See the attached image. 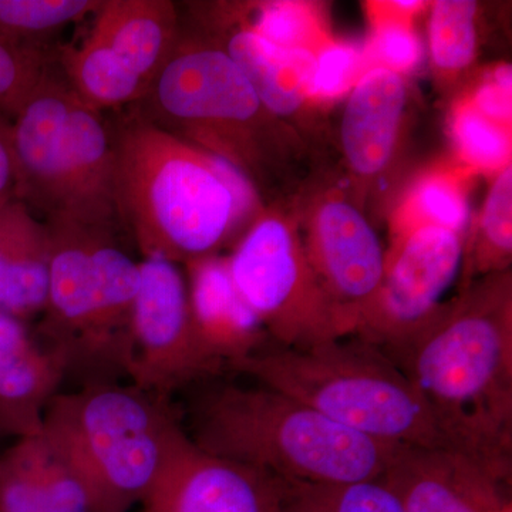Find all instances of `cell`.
I'll use <instances>...</instances> for the list:
<instances>
[{
    "label": "cell",
    "instance_id": "obj_33",
    "mask_svg": "<svg viewBox=\"0 0 512 512\" xmlns=\"http://www.w3.org/2000/svg\"><path fill=\"white\" fill-rule=\"evenodd\" d=\"M511 66H501L495 70L493 80L477 90L471 103L481 114L495 123L510 127L511 124Z\"/></svg>",
    "mask_w": 512,
    "mask_h": 512
},
{
    "label": "cell",
    "instance_id": "obj_15",
    "mask_svg": "<svg viewBox=\"0 0 512 512\" xmlns=\"http://www.w3.org/2000/svg\"><path fill=\"white\" fill-rule=\"evenodd\" d=\"M0 512H110L72 458L45 431L0 454Z\"/></svg>",
    "mask_w": 512,
    "mask_h": 512
},
{
    "label": "cell",
    "instance_id": "obj_31",
    "mask_svg": "<svg viewBox=\"0 0 512 512\" xmlns=\"http://www.w3.org/2000/svg\"><path fill=\"white\" fill-rule=\"evenodd\" d=\"M366 60L356 47L328 40L316 50L309 97L330 100L352 92L367 70Z\"/></svg>",
    "mask_w": 512,
    "mask_h": 512
},
{
    "label": "cell",
    "instance_id": "obj_9",
    "mask_svg": "<svg viewBox=\"0 0 512 512\" xmlns=\"http://www.w3.org/2000/svg\"><path fill=\"white\" fill-rule=\"evenodd\" d=\"M232 281L262 325L284 348L345 336L291 225L266 215L227 258Z\"/></svg>",
    "mask_w": 512,
    "mask_h": 512
},
{
    "label": "cell",
    "instance_id": "obj_5",
    "mask_svg": "<svg viewBox=\"0 0 512 512\" xmlns=\"http://www.w3.org/2000/svg\"><path fill=\"white\" fill-rule=\"evenodd\" d=\"M49 289L37 335L84 384L126 376L140 262L117 244L113 225L45 222Z\"/></svg>",
    "mask_w": 512,
    "mask_h": 512
},
{
    "label": "cell",
    "instance_id": "obj_12",
    "mask_svg": "<svg viewBox=\"0 0 512 512\" xmlns=\"http://www.w3.org/2000/svg\"><path fill=\"white\" fill-rule=\"evenodd\" d=\"M313 275L346 336L356 335L386 271L375 229L349 202L320 205L305 249Z\"/></svg>",
    "mask_w": 512,
    "mask_h": 512
},
{
    "label": "cell",
    "instance_id": "obj_7",
    "mask_svg": "<svg viewBox=\"0 0 512 512\" xmlns=\"http://www.w3.org/2000/svg\"><path fill=\"white\" fill-rule=\"evenodd\" d=\"M43 431L72 458L110 512L143 504L190 440L170 399L117 382L57 394Z\"/></svg>",
    "mask_w": 512,
    "mask_h": 512
},
{
    "label": "cell",
    "instance_id": "obj_4",
    "mask_svg": "<svg viewBox=\"0 0 512 512\" xmlns=\"http://www.w3.org/2000/svg\"><path fill=\"white\" fill-rule=\"evenodd\" d=\"M346 429L394 446L444 447L429 409L379 346L356 335L306 346H266L234 363Z\"/></svg>",
    "mask_w": 512,
    "mask_h": 512
},
{
    "label": "cell",
    "instance_id": "obj_32",
    "mask_svg": "<svg viewBox=\"0 0 512 512\" xmlns=\"http://www.w3.org/2000/svg\"><path fill=\"white\" fill-rule=\"evenodd\" d=\"M407 18L392 3L386 15H377L375 33L367 50L375 62L372 67H383L402 76L419 63L420 42Z\"/></svg>",
    "mask_w": 512,
    "mask_h": 512
},
{
    "label": "cell",
    "instance_id": "obj_11",
    "mask_svg": "<svg viewBox=\"0 0 512 512\" xmlns=\"http://www.w3.org/2000/svg\"><path fill=\"white\" fill-rule=\"evenodd\" d=\"M461 264L463 242L456 232L420 227L402 235L386 256L382 286L356 336L382 349L412 338L443 308L441 298Z\"/></svg>",
    "mask_w": 512,
    "mask_h": 512
},
{
    "label": "cell",
    "instance_id": "obj_26",
    "mask_svg": "<svg viewBox=\"0 0 512 512\" xmlns=\"http://www.w3.org/2000/svg\"><path fill=\"white\" fill-rule=\"evenodd\" d=\"M476 2L440 0L431 10L429 36L433 62L443 72H458L476 52Z\"/></svg>",
    "mask_w": 512,
    "mask_h": 512
},
{
    "label": "cell",
    "instance_id": "obj_17",
    "mask_svg": "<svg viewBox=\"0 0 512 512\" xmlns=\"http://www.w3.org/2000/svg\"><path fill=\"white\" fill-rule=\"evenodd\" d=\"M195 330L225 369L265 349L268 333L232 281L227 258L208 255L185 264Z\"/></svg>",
    "mask_w": 512,
    "mask_h": 512
},
{
    "label": "cell",
    "instance_id": "obj_1",
    "mask_svg": "<svg viewBox=\"0 0 512 512\" xmlns=\"http://www.w3.org/2000/svg\"><path fill=\"white\" fill-rule=\"evenodd\" d=\"M383 350L420 394L444 447L511 484L510 278L485 279L412 338Z\"/></svg>",
    "mask_w": 512,
    "mask_h": 512
},
{
    "label": "cell",
    "instance_id": "obj_21",
    "mask_svg": "<svg viewBox=\"0 0 512 512\" xmlns=\"http://www.w3.org/2000/svg\"><path fill=\"white\" fill-rule=\"evenodd\" d=\"M221 47L254 87L266 111L289 116L309 99L315 53L286 50L241 25L234 28Z\"/></svg>",
    "mask_w": 512,
    "mask_h": 512
},
{
    "label": "cell",
    "instance_id": "obj_29",
    "mask_svg": "<svg viewBox=\"0 0 512 512\" xmlns=\"http://www.w3.org/2000/svg\"><path fill=\"white\" fill-rule=\"evenodd\" d=\"M245 26L272 45L286 50L316 52L320 46L328 42L320 30L313 9L305 3H268L258 8L255 18Z\"/></svg>",
    "mask_w": 512,
    "mask_h": 512
},
{
    "label": "cell",
    "instance_id": "obj_16",
    "mask_svg": "<svg viewBox=\"0 0 512 512\" xmlns=\"http://www.w3.org/2000/svg\"><path fill=\"white\" fill-rule=\"evenodd\" d=\"M66 376L63 357L29 322L0 312V437L42 433L47 407Z\"/></svg>",
    "mask_w": 512,
    "mask_h": 512
},
{
    "label": "cell",
    "instance_id": "obj_6",
    "mask_svg": "<svg viewBox=\"0 0 512 512\" xmlns=\"http://www.w3.org/2000/svg\"><path fill=\"white\" fill-rule=\"evenodd\" d=\"M13 197L45 222L113 225L114 140L52 69L12 119Z\"/></svg>",
    "mask_w": 512,
    "mask_h": 512
},
{
    "label": "cell",
    "instance_id": "obj_19",
    "mask_svg": "<svg viewBox=\"0 0 512 512\" xmlns=\"http://www.w3.org/2000/svg\"><path fill=\"white\" fill-rule=\"evenodd\" d=\"M50 235L15 197L0 201V312L30 322L47 302Z\"/></svg>",
    "mask_w": 512,
    "mask_h": 512
},
{
    "label": "cell",
    "instance_id": "obj_30",
    "mask_svg": "<svg viewBox=\"0 0 512 512\" xmlns=\"http://www.w3.org/2000/svg\"><path fill=\"white\" fill-rule=\"evenodd\" d=\"M50 69L45 47L0 40V111L13 119Z\"/></svg>",
    "mask_w": 512,
    "mask_h": 512
},
{
    "label": "cell",
    "instance_id": "obj_14",
    "mask_svg": "<svg viewBox=\"0 0 512 512\" xmlns=\"http://www.w3.org/2000/svg\"><path fill=\"white\" fill-rule=\"evenodd\" d=\"M143 512H284L278 480L207 453L191 439L143 503Z\"/></svg>",
    "mask_w": 512,
    "mask_h": 512
},
{
    "label": "cell",
    "instance_id": "obj_3",
    "mask_svg": "<svg viewBox=\"0 0 512 512\" xmlns=\"http://www.w3.org/2000/svg\"><path fill=\"white\" fill-rule=\"evenodd\" d=\"M187 433L207 453L302 484L379 480L402 447L346 429L262 384L205 390L191 404Z\"/></svg>",
    "mask_w": 512,
    "mask_h": 512
},
{
    "label": "cell",
    "instance_id": "obj_10",
    "mask_svg": "<svg viewBox=\"0 0 512 512\" xmlns=\"http://www.w3.org/2000/svg\"><path fill=\"white\" fill-rule=\"evenodd\" d=\"M224 369L195 330L180 266L165 259H143L130 319V383L170 399L177 390Z\"/></svg>",
    "mask_w": 512,
    "mask_h": 512
},
{
    "label": "cell",
    "instance_id": "obj_28",
    "mask_svg": "<svg viewBox=\"0 0 512 512\" xmlns=\"http://www.w3.org/2000/svg\"><path fill=\"white\" fill-rule=\"evenodd\" d=\"M512 168L500 171L487 201L481 221V242L477 254L471 259L468 272L495 275L504 271L512 251Z\"/></svg>",
    "mask_w": 512,
    "mask_h": 512
},
{
    "label": "cell",
    "instance_id": "obj_20",
    "mask_svg": "<svg viewBox=\"0 0 512 512\" xmlns=\"http://www.w3.org/2000/svg\"><path fill=\"white\" fill-rule=\"evenodd\" d=\"M90 35L110 47L148 90L180 37L178 16L168 0H101Z\"/></svg>",
    "mask_w": 512,
    "mask_h": 512
},
{
    "label": "cell",
    "instance_id": "obj_23",
    "mask_svg": "<svg viewBox=\"0 0 512 512\" xmlns=\"http://www.w3.org/2000/svg\"><path fill=\"white\" fill-rule=\"evenodd\" d=\"M284 512H404L380 480L346 484L279 481Z\"/></svg>",
    "mask_w": 512,
    "mask_h": 512
},
{
    "label": "cell",
    "instance_id": "obj_22",
    "mask_svg": "<svg viewBox=\"0 0 512 512\" xmlns=\"http://www.w3.org/2000/svg\"><path fill=\"white\" fill-rule=\"evenodd\" d=\"M59 66L79 99L101 114L104 110L140 103L147 93L143 80L90 33L80 45L60 50Z\"/></svg>",
    "mask_w": 512,
    "mask_h": 512
},
{
    "label": "cell",
    "instance_id": "obj_8",
    "mask_svg": "<svg viewBox=\"0 0 512 512\" xmlns=\"http://www.w3.org/2000/svg\"><path fill=\"white\" fill-rule=\"evenodd\" d=\"M140 103L141 114L158 127L228 161L242 174L254 160L255 134L266 110L220 46L180 35Z\"/></svg>",
    "mask_w": 512,
    "mask_h": 512
},
{
    "label": "cell",
    "instance_id": "obj_24",
    "mask_svg": "<svg viewBox=\"0 0 512 512\" xmlns=\"http://www.w3.org/2000/svg\"><path fill=\"white\" fill-rule=\"evenodd\" d=\"M101 0H0V40L13 45L45 47L42 40L86 16Z\"/></svg>",
    "mask_w": 512,
    "mask_h": 512
},
{
    "label": "cell",
    "instance_id": "obj_2",
    "mask_svg": "<svg viewBox=\"0 0 512 512\" xmlns=\"http://www.w3.org/2000/svg\"><path fill=\"white\" fill-rule=\"evenodd\" d=\"M114 208L146 258L188 264L231 237L255 205L228 161L136 114L113 133Z\"/></svg>",
    "mask_w": 512,
    "mask_h": 512
},
{
    "label": "cell",
    "instance_id": "obj_27",
    "mask_svg": "<svg viewBox=\"0 0 512 512\" xmlns=\"http://www.w3.org/2000/svg\"><path fill=\"white\" fill-rule=\"evenodd\" d=\"M451 133L458 154L470 167L503 171L510 165V127L488 119L471 101L461 104L454 113Z\"/></svg>",
    "mask_w": 512,
    "mask_h": 512
},
{
    "label": "cell",
    "instance_id": "obj_34",
    "mask_svg": "<svg viewBox=\"0 0 512 512\" xmlns=\"http://www.w3.org/2000/svg\"><path fill=\"white\" fill-rule=\"evenodd\" d=\"M15 171H13L12 121L0 111V201L13 197Z\"/></svg>",
    "mask_w": 512,
    "mask_h": 512
},
{
    "label": "cell",
    "instance_id": "obj_13",
    "mask_svg": "<svg viewBox=\"0 0 512 512\" xmlns=\"http://www.w3.org/2000/svg\"><path fill=\"white\" fill-rule=\"evenodd\" d=\"M379 480L404 512H512L510 484L453 448L402 446Z\"/></svg>",
    "mask_w": 512,
    "mask_h": 512
},
{
    "label": "cell",
    "instance_id": "obj_25",
    "mask_svg": "<svg viewBox=\"0 0 512 512\" xmlns=\"http://www.w3.org/2000/svg\"><path fill=\"white\" fill-rule=\"evenodd\" d=\"M463 185L447 174H434L414 187L404 205L402 235L420 227H437L460 234L468 221Z\"/></svg>",
    "mask_w": 512,
    "mask_h": 512
},
{
    "label": "cell",
    "instance_id": "obj_18",
    "mask_svg": "<svg viewBox=\"0 0 512 512\" xmlns=\"http://www.w3.org/2000/svg\"><path fill=\"white\" fill-rule=\"evenodd\" d=\"M404 106L403 77L383 67H370L353 87L343 114L342 147L357 175L373 177L389 164Z\"/></svg>",
    "mask_w": 512,
    "mask_h": 512
}]
</instances>
